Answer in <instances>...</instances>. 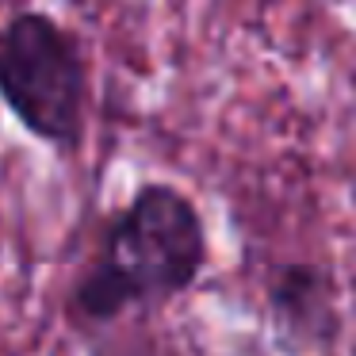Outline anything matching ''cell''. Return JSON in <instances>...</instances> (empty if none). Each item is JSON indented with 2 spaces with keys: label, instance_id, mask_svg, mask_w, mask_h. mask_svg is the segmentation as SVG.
Masks as SVG:
<instances>
[{
  "label": "cell",
  "instance_id": "3957f363",
  "mask_svg": "<svg viewBox=\"0 0 356 356\" xmlns=\"http://www.w3.org/2000/svg\"><path fill=\"white\" fill-rule=\"evenodd\" d=\"M272 314L280 330L299 345H330L341 333V307H337V280L330 268L314 261L280 264L268 287Z\"/></svg>",
  "mask_w": 356,
  "mask_h": 356
},
{
  "label": "cell",
  "instance_id": "7a4b0ae2",
  "mask_svg": "<svg viewBox=\"0 0 356 356\" xmlns=\"http://www.w3.org/2000/svg\"><path fill=\"white\" fill-rule=\"evenodd\" d=\"M0 100L35 138L73 146L88 115V62L65 24L19 12L0 27Z\"/></svg>",
  "mask_w": 356,
  "mask_h": 356
},
{
  "label": "cell",
  "instance_id": "6da1fadb",
  "mask_svg": "<svg viewBox=\"0 0 356 356\" xmlns=\"http://www.w3.org/2000/svg\"><path fill=\"white\" fill-rule=\"evenodd\" d=\"M207 253V226L192 195L172 184H142L73 287V314L100 325L134 307H161L203 276Z\"/></svg>",
  "mask_w": 356,
  "mask_h": 356
}]
</instances>
